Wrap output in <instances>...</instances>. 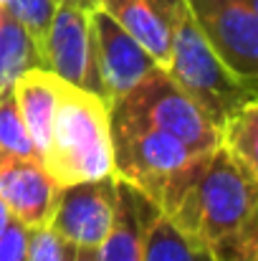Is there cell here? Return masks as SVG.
<instances>
[{"label":"cell","mask_w":258,"mask_h":261,"mask_svg":"<svg viewBox=\"0 0 258 261\" xmlns=\"http://www.w3.org/2000/svg\"><path fill=\"white\" fill-rule=\"evenodd\" d=\"M256 203L258 175L218 145L195 165L160 213L208 246L215 261H258Z\"/></svg>","instance_id":"obj_1"},{"label":"cell","mask_w":258,"mask_h":261,"mask_svg":"<svg viewBox=\"0 0 258 261\" xmlns=\"http://www.w3.org/2000/svg\"><path fill=\"white\" fill-rule=\"evenodd\" d=\"M41 163L59 188L111 175L109 107L101 96L61 82Z\"/></svg>","instance_id":"obj_2"},{"label":"cell","mask_w":258,"mask_h":261,"mask_svg":"<svg viewBox=\"0 0 258 261\" xmlns=\"http://www.w3.org/2000/svg\"><path fill=\"white\" fill-rule=\"evenodd\" d=\"M111 175L139 190L157 211L210 152H195L177 137L109 107Z\"/></svg>","instance_id":"obj_3"},{"label":"cell","mask_w":258,"mask_h":261,"mask_svg":"<svg viewBox=\"0 0 258 261\" xmlns=\"http://www.w3.org/2000/svg\"><path fill=\"white\" fill-rule=\"evenodd\" d=\"M165 71L220 127L236 109L258 99V87L233 74L190 18L185 3L170 18V59Z\"/></svg>","instance_id":"obj_4"},{"label":"cell","mask_w":258,"mask_h":261,"mask_svg":"<svg viewBox=\"0 0 258 261\" xmlns=\"http://www.w3.org/2000/svg\"><path fill=\"white\" fill-rule=\"evenodd\" d=\"M117 107L187 145L195 152H213L220 145L215 122L165 69L150 71L132 91L111 101Z\"/></svg>","instance_id":"obj_5"},{"label":"cell","mask_w":258,"mask_h":261,"mask_svg":"<svg viewBox=\"0 0 258 261\" xmlns=\"http://www.w3.org/2000/svg\"><path fill=\"white\" fill-rule=\"evenodd\" d=\"M185 8L225 66L258 87V0H185Z\"/></svg>","instance_id":"obj_6"},{"label":"cell","mask_w":258,"mask_h":261,"mask_svg":"<svg viewBox=\"0 0 258 261\" xmlns=\"http://www.w3.org/2000/svg\"><path fill=\"white\" fill-rule=\"evenodd\" d=\"M41 66L61 82L86 89L104 99L96 69V43L91 28V10L76 5H56L53 18L38 43Z\"/></svg>","instance_id":"obj_7"},{"label":"cell","mask_w":258,"mask_h":261,"mask_svg":"<svg viewBox=\"0 0 258 261\" xmlns=\"http://www.w3.org/2000/svg\"><path fill=\"white\" fill-rule=\"evenodd\" d=\"M117 213V177L74 182L59 190L48 226L74 249H99Z\"/></svg>","instance_id":"obj_8"},{"label":"cell","mask_w":258,"mask_h":261,"mask_svg":"<svg viewBox=\"0 0 258 261\" xmlns=\"http://www.w3.org/2000/svg\"><path fill=\"white\" fill-rule=\"evenodd\" d=\"M91 28L96 43V69L104 89V101L109 107L111 101L132 91L150 71H155L157 61L101 8L91 10Z\"/></svg>","instance_id":"obj_9"},{"label":"cell","mask_w":258,"mask_h":261,"mask_svg":"<svg viewBox=\"0 0 258 261\" xmlns=\"http://www.w3.org/2000/svg\"><path fill=\"white\" fill-rule=\"evenodd\" d=\"M59 190L61 188L41 160L18 158L0 150V200L25 228L48 223Z\"/></svg>","instance_id":"obj_10"},{"label":"cell","mask_w":258,"mask_h":261,"mask_svg":"<svg viewBox=\"0 0 258 261\" xmlns=\"http://www.w3.org/2000/svg\"><path fill=\"white\" fill-rule=\"evenodd\" d=\"M155 205L127 182L117 180V213L111 231L104 244L96 249L99 261H142L145 226L152 216Z\"/></svg>","instance_id":"obj_11"},{"label":"cell","mask_w":258,"mask_h":261,"mask_svg":"<svg viewBox=\"0 0 258 261\" xmlns=\"http://www.w3.org/2000/svg\"><path fill=\"white\" fill-rule=\"evenodd\" d=\"M106 15H111L129 36H134L160 69L170 59V20L157 0H96Z\"/></svg>","instance_id":"obj_12"},{"label":"cell","mask_w":258,"mask_h":261,"mask_svg":"<svg viewBox=\"0 0 258 261\" xmlns=\"http://www.w3.org/2000/svg\"><path fill=\"white\" fill-rule=\"evenodd\" d=\"M59 89H61V79L43 66H33L23 71L10 87L18 101V109L23 114V122L28 127V135L41 158L48 142L51 119H53V109L59 101Z\"/></svg>","instance_id":"obj_13"},{"label":"cell","mask_w":258,"mask_h":261,"mask_svg":"<svg viewBox=\"0 0 258 261\" xmlns=\"http://www.w3.org/2000/svg\"><path fill=\"white\" fill-rule=\"evenodd\" d=\"M142 261H215V256L155 208L145 226Z\"/></svg>","instance_id":"obj_14"},{"label":"cell","mask_w":258,"mask_h":261,"mask_svg":"<svg viewBox=\"0 0 258 261\" xmlns=\"http://www.w3.org/2000/svg\"><path fill=\"white\" fill-rule=\"evenodd\" d=\"M33 66H41L33 38L5 8H0V94Z\"/></svg>","instance_id":"obj_15"},{"label":"cell","mask_w":258,"mask_h":261,"mask_svg":"<svg viewBox=\"0 0 258 261\" xmlns=\"http://www.w3.org/2000/svg\"><path fill=\"white\" fill-rule=\"evenodd\" d=\"M218 135L220 147L248 173L258 175V99L236 109L218 127Z\"/></svg>","instance_id":"obj_16"},{"label":"cell","mask_w":258,"mask_h":261,"mask_svg":"<svg viewBox=\"0 0 258 261\" xmlns=\"http://www.w3.org/2000/svg\"><path fill=\"white\" fill-rule=\"evenodd\" d=\"M0 150L10 152V155H18V158L41 160L10 89L0 94Z\"/></svg>","instance_id":"obj_17"},{"label":"cell","mask_w":258,"mask_h":261,"mask_svg":"<svg viewBox=\"0 0 258 261\" xmlns=\"http://www.w3.org/2000/svg\"><path fill=\"white\" fill-rule=\"evenodd\" d=\"M5 10L25 28V33L33 38L36 48L53 18V10H56V3L53 0H10L5 5Z\"/></svg>","instance_id":"obj_18"},{"label":"cell","mask_w":258,"mask_h":261,"mask_svg":"<svg viewBox=\"0 0 258 261\" xmlns=\"http://www.w3.org/2000/svg\"><path fill=\"white\" fill-rule=\"evenodd\" d=\"M74 246L66 244L48 223L28 228V261H69Z\"/></svg>","instance_id":"obj_19"},{"label":"cell","mask_w":258,"mask_h":261,"mask_svg":"<svg viewBox=\"0 0 258 261\" xmlns=\"http://www.w3.org/2000/svg\"><path fill=\"white\" fill-rule=\"evenodd\" d=\"M0 261H28V228L10 218L0 236Z\"/></svg>","instance_id":"obj_20"},{"label":"cell","mask_w":258,"mask_h":261,"mask_svg":"<svg viewBox=\"0 0 258 261\" xmlns=\"http://www.w3.org/2000/svg\"><path fill=\"white\" fill-rule=\"evenodd\" d=\"M69 261H99V251L96 249H74Z\"/></svg>","instance_id":"obj_21"},{"label":"cell","mask_w":258,"mask_h":261,"mask_svg":"<svg viewBox=\"0 0 258 261\" xmlns=\"http://www.w3.org/2000/svg\"><path fill=\"white\" fill-rule=\"evenodd\" d=\"M56 5H76V8H84V10H94L96 8V0H53Z\"/></svg>","instance_id":"obj_22"},{"label":"cell","mask_w":258,"mask_h":261,"mask_svg":"<svg viewBox=\"0 0 258 261\" xmlns=\"http://www.w3.org/2000/svg\"><path fill=\"white\" fill-rule=\"evenodd\" d=\"M8 3H10V0H0V8H5V5H8Z\"/></svg>","instance_id":"obj_23"}]
</instances>
